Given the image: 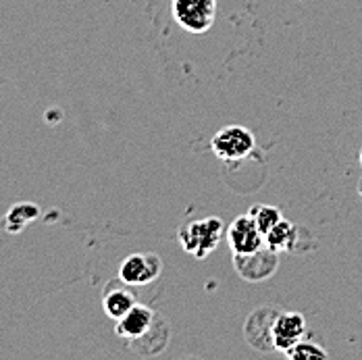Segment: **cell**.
Masks as SVG:
<instances>
[{
    "instance_id": "cell-13",
    "label": "cell",
    "mask_w": 362,
    "mask_h": 360,
    "mask_svg": "<svg viewBox=\"0 0 362 360\" xmlns=\"http://www.w3.org/2000/svg\"><path fill=\"white\" fill-rule=\"evenodd\" d=\"M248 215L252 216L254 223H256V227L260 229V233L262 236H267L284 216L279 213V209H275V207H269V204H256L250 209V213Z\"/></svg>"
},
{
    "instance_id": "cell-9",
    "label": "cell",
    "mask_w": 362,
    "mask_h": 360,
    "mask_svg": "<svg viewBox=\"0 0 362 360\" xmlns=\"http://www.w3.org/2000/svg\"><path fill=\"white\" fill-rule=\"evenodd\" d=\"M138 304V298L132 289L127 288V284H123L121 279L109 284L105 288V296H103V308L107 313V317L119 321L123 319L134 306Z\"/></svg>"
},
{
    "instance_id": "cell-10",
    "label": "cell",
    "mask_w": 362,
    "mask_h": 360,
    "mask_svg": "<svg viewBox=\"0 0 362 360\" xmlns=\"http://www.w3.org/2000/svg\"><path fill=\"white\" fill-rule=\"evenodd\" d=\"M169 335H171L169 323H167L160 315H156L154 323H152V327L146 331L144 335L138 337V339H134V342H129L127 346H129L134 352H138V354L154 356V354H158V352H163V350L167 348Z\"/></svg>"
},
{
    "instance_id": "cell-12",
    "label": "cell",
    "mask_w": 362,
    "mask_h": 360,
    "mask_svg": "<svg viewBox=\"0 0 362 360\" xmlns=\"http://www.w3.org/2000/svg\"><path fill=\"white\" fill-rule=\"evenodd\" d=\"M298 233H300V227H298V225H291L290 221L281 219V221L264 236V244H267L271 250H275V252L296 250Z\"/></svg>"
},
{
    "instance_id": "cell-2",
    "label": "cell",
    "mask_w": 362,
    "mask_h": 360,
    "mask_svg": "<svg viewBox=\"0 0 362 360\" xmlns=\"http://www.w3.org/2000/svg\"><path fill=\"white\" fill-rule=\"evenodd\" d=\"M173 17L185 32L204 34L217 17V0H173Z\"/></svg>"
},
{
    "instance_id": "cell-3",
    "label": "cell",
    "mask_w": 362,
    "mask_h": 360,
    "mask_svg": "<svg viewBox=\"0 0 362 360\" xmlns=\"http://www.w3.org/2000/svg\"><path fill=\"white\" fill-rule=\"evenodd\" d=\"M256 146L254 134L242 125H227L211 140V148L221 161H242Z\"/></svg>"
},
{
    "instance_id": "cell-4",
    "label": "cell",
    "mask_w": 362,
    "mask_h": 360,
    "mask_svg": "<svg viewBox=\"0 0 362 360\" xmlns=\"http://www.w3.org/2000/svg\"><path fill=\"white\" fill-rule=\"evenodd\" d=\"M279 252L271 250L267 244L250 254H233V267L246 281H262L271 277L279 267Z\"/></svg>"
},
{
    "instance_id": "cell-7",
    "label": "cell",
    "mask_w": 362,
    "mask_h": 360,
    "mask_svg": "<svg viewBox=\"0 0 362 360\" xmlns=\"http://www.w3.org/2000/svg\"><path fill=\"white\" fill-rule=\"evenodd\" d=\"M306 333V319L300 313H279L273 323V344L275 350L286 352L298 344Z\"/></svg>"
},
{
    "instance_id": "cell-5",
    "label": "cell",
    "mask_w": 362,
    "mask_h": 360,
    "mask_svg": "<svg viewBox=\"0 0 362 360\" xmlns=\"http://www.w3.org/2000/svg\"><path fill=\"white\" fill-rule=\"evenodd\" d=\"M160 269L156 254H129L119 267V279L127 286H146L160 275Z\"/></svg>"
},
{
    "instance_id": "cell-11",
    "label": "cell",
    "mask_w": 362,
    "mask_h": 360,
    "mask_svg": "<svg viewBox=\"0 0 362 360\" xmlns=\"http://www.w3.org/2000/svg\"><path fill=\"white\" fill-rule=\"evenodd\" d=\"M269 313H271V308H258L256 313L250 315V319L246 323V339L250 342L252 348L264 350V352L267 350H275V344H273V323H275L277 317H273L271 321H267V325H262Z\"/></svg>"
},
{
    "instance_id": "cell-14",
    "label": "cell",
    "mask_w": 362,
    "mask_h": 360,
    "mask_svg": "<svg viewBox=\"0 0 362 360\" xmlns=\"http://www.w3.org/2000/svg\"><path fill=\"white\" fill-rule=\"evenodd\" d=\"M36 204H15L8 213H6V229L8 231H21L30 221H34L37 216Z\"/></svg>"
},
{
    "instance_id": "cell-15",
    "label": "cell",
    "mask_w": 362,
    "mask_h": 360,
    "mask_svg": "<svg viewBox=\"0 0 362 360\" xmlns=\"http://www.w3.org/2000/svg\"><path fill=\"white\" fill-rule=\"evenodd\" d=\"M290 360H310V359H327V350L321 346L313 344V342H304L300 339L298 344H293L284 352Z\"/></svg>"
},
{
    "instance_id": "cell-8",
    "label": "cell",
    "mask_w": 362,
    "mask_h": 360,
    "mask_svg": "<svg viewBox=\"0 0 362 360\" xmlns=\"http://www.w3.org/2000/svg\"><path fill=\"white\" fill-rule=\"evenodd\" d=\"M156 319V313L150 308V306H144V304H136L123 319L117 321V327H115V333L119 337H123L127 344L142 337L146 331L152 327Z\"/></svg>"
},
{
    "instance_id": "cell-1",
    "label": "cell",
    "mask_w": 362,
    "mask_h": 360,
    "mask_svg": "<svg viewBox=\"0 0 362 360\" xmlns=\"http://www.w3.org/2000/svg\"><path fill=\"white\" fill-rule=\"evenodd\" d=\"M223 233H225V227H223L221 219L209 216V219L192 221V223L183 225L177 238H180V244L185 252L192 254L194 258H204L217 248Z\"/></svg>"
},
{
    "instance_id": "cell-6",
    "label": "cell",
    "mask_w": 362,
    "mask_h": 360,
    "mask_svg": "<svg viewBox=\"0 0 362 360\" xmlns=\"http://www.w3.org/2000/svg\"><path fill=\"white\" fill-rule=\"evenodd\" d=\"M227 242L233 254H250L264 246V236L250 215L238 216L227 229Z\"/></svg>"
},
{
    "instance_id": "cell-16",
    "label": "cell",
    "mask_w": 362,
    "mask_h": 360,
    "mask_svg": "<svg viewBox=\"0 0 362 360\" xmlns=\"http://www.w3.org/2000/svg\"><path fill=\"white\" fill-rule=\"evenodd\" d=\"M361 165H362V150H361Z\"/></svg>"
}]
</instances>
